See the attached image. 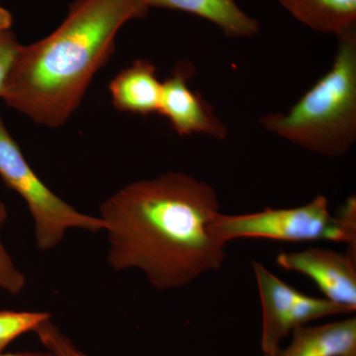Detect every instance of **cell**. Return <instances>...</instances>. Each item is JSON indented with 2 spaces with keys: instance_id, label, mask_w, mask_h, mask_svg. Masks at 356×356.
<instances>
[{
  "instance_id": "1",
  "label": "cell",
  "mask_w": 356,
  "mask_h": 356,
  "mask_svg": "<svg viewBox=\"0 0 356 356\" xmlns=\"http://www.w3.org/2000/svg\"><path fill=\"white\" fill-rule=\"evenodd\" d=\"M219 212L214 187L186 173L132 182L100 207L109 264L139 269L158 290L187 286L224 264L226 243L209 231Z\"/></svg>"
},
{
  "instance_id": "2",
  "label": "cell",
  "mask_w": 356,
  "mask_h": 356,
  "mask_svg": "<svg viewBox=\"0 0 356 356\" xmlns=\"http://www.w3.org/2000/svg\"><path fill=\"white\" fill-rule=\"evenodd\" d=\"M149 10L144 0H76L48 37L21 44L2 99L40 125H64L113 54L121 28Z\"/></svg>"
},
{
  "instance_id": "3",
  "label": "cell",
  "mask_w": 356,
  "mask_h": 356,
  "mask_svg": "<svg viewBox=\"0 0 356 356\" xmlns=\"http://www.w3.org/2000/svg\"><path fill=\"white\" fill-rule=\"evenodd\" d=\"M337 39L331 69L286 113L259 119L267 132L331 158L356 143V30Z\"/></svg>"
},
{
  "instance_id": "4",
  "label": "cell",
  "mask_w": 356,
  "mask_h": 356,
  "mask_svg": "<svg viewBox=\"0 0 356 356\" xmlns=\"http://www.w3.org/2000/svg\"><path fill=\"white\" fill-rule=\"evenodd\" d=\"M211 235L228 243L236 238H267L282 242L344 243L356 254V199L346 200L334 216L329 201L318 195L311 202L286 209H266L250 214L218 213L209 225Z\"/></svg>"
},
{
  "instance_id": "5",
  "label": "cell",
  "mask_w": 356,
  "mask_h": 356,
  "mask_svg": "<svg viewBox=\"0 0 356 356\" xmlns=\"http://www.w3.org/2000/svg\"><path fill=\"white\" fill-rule=\"evenodd\" d=\"M0 177L27 204L34 221L35 240L42 250H50L64 240L70 229L105 231L102 218L79 212L56 195L34 172L0 115Z\"/></svg>"
},
{
  "instance_id": "6",
  "label": "cell",
  "mask_w": 356,
  "mask_h": 356,
  "mask_svg": "<svg viewBox=\"0 0 356 356\" xmlns=\"http://www.w3.org/2000/svg\"><path fill=\"white\" fill-rule=\"evenodd\" d=\"M252 270L261 296L264 356L280 348L282 339L296 327L329 316L353 313L331 300L303 294L280 280L261 262H252Z\"/></svg>"
},
{
  "instance_id": "7",
  "label": "cell",
  "mask_w": 356,
  "mask_h": 356,
  "mask_svg": "<svg viewBox=\"0 0 356 356\" xmlns=\"http://www.w3.org/2000/svg\"><path fill=\"white\" fill-rule=\"evenodd\" d=\"M194 72L191 63H178L172 76L163 81L159 114L168 119L177 135L198 134L220 140L227 139L228 129L218 118L214 108L189 86Z\"/></svg>"
},
{
  "instance_id": "8",
  "label": "cell",
  "mask_w": 356,
  "mask_h": 356,
  "mask_svg": "<svg viewBox=\"0 0 356 356\" xmlns=\"http://www.w3.org/2000/svg\"><path fill=\"white\" fill-rule=\"evenodd\" d=\"M278 266L303 274L317 284L325 299L355 312L356 309V254H339L327 248L280 252Z\"/></svg>"
},
{
  "instance_id": "9",
  "label": "cell",
  "mask_w": 356,
  "mask_h": 356,
  "mask_svg": "<svg viewBox=\"0 0 356 356\" xmlns=\"http://www.w3.org/2000/svg\"><path fill=\"white\" fill-rule=\"evenodd\" d=\"M163 81L147 60H137L121 70L109 84L114 107L119 111L149 116L159 114Z\"/></svg>"
},
{
  "instance_id": "10",
  "label": "cell",
  "mask_w": 356,
  "mask_h": 356,
  "mask_svg": "<svg viewBox=\"0 0 356 356\" xmlns=\"http://www.w3.org/2000/svg\"><path fill=\"white\" fill-rule=\"evenodd\" d=\"M266 356H356V318L296 327L286 348Z\"/></svg>"
},
{
  "instance_id": "11",
  "label": "cell",
  "mask_w": 356,
  "mask_h": 356,
  "mask_svg": "<svg viewBox=\"0 0 356 356\" xmlns=\"http://www.w3.org/2000/svg\"><path fill=\"white\" fill-rule=\"evenodd\" d=\"M149 8H168L198 16L216 25L229 38H252L261 22L248 15L235 0H144Z\"/></svg>"
},
{
  "instance_id": "12",
  "label": "cell",
  "mask_w": 356,
  "mask_h": 356,
  "mask_svg": "<svg viewBox=\"0 0 356 356\" xmlns=\"http://www.w3.org/2000/svg\"><path fill=\"white\" fill-rule=\"evenodd\" d=\"M300 23L337 38L356 30V0H277Z\"/></svg>"
},
{
  "instance_id": "13",
  "label": "cell",
  "mask_w": 356,
  "mask_h": 356,
  "mask_svg": "<svg viewBox=\"0 0 356 356\" xmlns=\"http://www.w3.org/2000/svg\"><path fill=\"white\" fill-rule=\"evenodd\" d=\"M48 318H51V315L44 312L0 311V353L14 339L26 332H34Z\"/></svg>"
},
{
  "instance_id": "14",
  "label": "cell",
  "mask_w": 356,
  "mask_h": 356,
  "mask_svg": "<svg viewBox=\"0 0 356 356\" xmlns=\"http://www.w3.org/2000/svg\"><path fill=\"white\" fill-rule=\"evenodd\" d=\"M40 341L53 356H88L51 322V318L41 323L34 330Z\"/></svg>"
},
{
  "instance_id": "15",
  "label": "cell",
  "mask_w": 356,
  "mask_h": 356,
  "mask_svg": "<svg viewBox=\"0 0 356 356\" xmlns=\"http://www.w3.org/2000/svg\"><path fill=\"white\" fill-rule=\"evenodd\" d=\"M7 219L6 205L0 201V232ZM26 285V277L13 264L0 238V288L10 293L19 294Z\"/></svg>"
},
{
  "instance_id": "16",
  "label": "cell",
  "mask_w": 356,
  "mask_h": 356,
  "mask_svg": "<svg viewBox=\"0 0 356 356\" xmlns=\"http://www.w3.org/2000/svg\"><path fill=\"white\" fill-rule=\"evenodd\" d=\"M20 46L11 29L0 32V97Z\"/></svg>"
},
{
  "instance_id": "17",
  "label": "cell",
  "mask_w": 356,
  "mask_h": 356,
  "mask_svg": "<svg viewBox=\"0 0 356 356\" xmlns=\"http://www.w3.org/2000/svg\"><path fill=\"white\" fill-rule=\"evenodd\" d=\"M13 19V15L7 9L0 6V32L11 29Z\"/></svg>"
},
{
  "instance_id": "18",
  "label": "cell",
  "mask_w": 356,
  "mask_h": 356,
  "mask_svg": "<svg viewBox=\"0 0 356 356\" xmlns=\"http://www.w3.org/2000/svg\"><path fill=\"white\" fill-rule=\"evenodd\" d=\"M0 356H53L50 353H6V355H3V353H0Z\"/></svg>"
}]
</instances>
